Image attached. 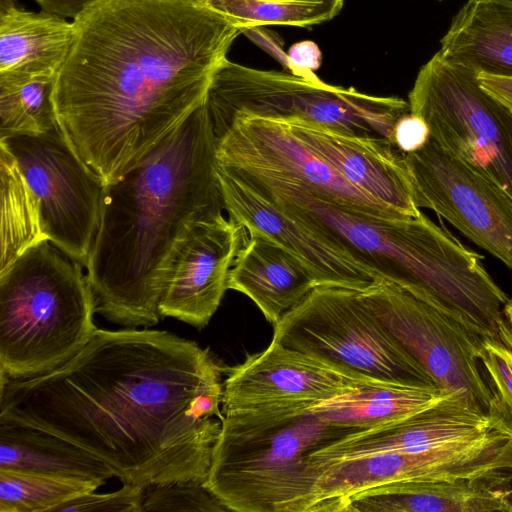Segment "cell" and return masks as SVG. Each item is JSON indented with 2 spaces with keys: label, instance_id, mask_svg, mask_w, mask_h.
<instances>
[{
  "label": "cell",
  "instance_id": "obj_38",
  "mask_svg": "<svg viewBox=\"0 0 512 512\" xmlns=\"http://www.w3.org/2000/svg\"><path fill=\"white\" fill-rule=\"evenodd\" d=\"M503 314L506 321L508 322L512 329V298L508 299V301L504 305Z\"/></svg>",
  "mask_w": 512,
  "mask_h": 512
},
{
  "label": "cell",
  "instance_id": "obj_33",
  "mask_svg": "<svg viewBox=\"0 0 512 512\" xmlns=\"http://www.w3.org/2000/svg\"><path fill=\"white\" fill-rule=\"evenodd\" d=\"M430 137L426 122L409 112L398 119L393 130L396 147L403 153H410L422 148Z\"/></svg>",
  "mask_w": 512,
  "mask_h": 512
},
{
  "label": "cell",
  "instance_id": "obj_4",
  "mask_svg": "<svg viewBox=\"0 0 512 512\" xmlns=\"http://www.w3.org/2000/svg\"><path fill=\"white\" fill-rule=\"evenodd\" d=\"M374 275L437 300L475 323L498 311L504 291L479 255L425 214L382 217L362 213L301 188L247 175L229 176Z\"/></svg>",
  "mask_w": 512,
  "mask_h": 512
},
{
  "label": "cell",
  "instance_id": "obj_30",
  "mask_svg": "<svg viewBox=\"0 0 512 512\" xmlns=\"http://www.w3.org/2000/svg\"><path fill=\"white\" fill-rule=\"evenodd\" d=\"M479 359L493 395L487 415L495 429L512 436V329L506 319L496 335L484 338Z\"/></svg>",
  "mask_w": 512,
  "mask_h": 512
},
{
  "label": "cell",
  "instance_id": "obj_35",
  "mask_svg": "<svg viewBox=\"0 0 512 512\" xmlns=\"http://www.w3.org/2000/svg\"><path fill=\"white\" fill-rule=\"evenodd\" d=\"M42 11L61 18H73L81 14L95 0H35Z\"/></svg>",
  "mask_w": 512,
  "mask_h": 512
},
{
  "label": "cell",
  "instance_id": "obj_20",
  "mask_svg": "<svg viewBox=\"0 0 512 512\" xmlns=\"http://www.w3.org/2000/svg\"><path fill=\"white\" fill-rule=\"evenodd\" d=\"M512 471L455 481L394 482L360 491L340 512H512Z\"/></svg>",
  "mask_w": 512,
  "mask_h": 512
},
{
  "label": "cell",
  "instance_id": "obj_12",
  "mask_svg": "<svg viewBox=\"0 0 512 512\" xmlns=\"http://www.w3.org/2000/svg\"><path fill=\"white\" fill-rule=\"evenodd\" d=\"M214 134L221 173L292 185L362 213L406 217L351 185L279 120L237 116Z\"/></svg>",
  "mask_w": 512,
  "mask_h": 512
},
{
  "label": "cell",
  "instance_id": "obj_22",
  "mask_svg": "<svg viewBox=\"0 0 512 512\" xmlns=\"http://www.w3.org/2000/svg\"><path fill=\"white\" fill-rule=\"evenodd\" d=\"M438 53L477 75L512 78V0H468Z\"/></svg>",
  "mask_w": 512,
  "mask_h": 512
},
{
  "label": "cell",
  "instance_id": "obj_25",
  "mask_svg": "<svg viewBox=\"0 0 512 512\" xmlns=\"http://www.w3.org/2000/svg\"><path fill=\"white\" fill-rule=\"evenodd\" d=\"M451 395L436 385L376 382L311 409L330 423L358 432L414 415Z\"/></svg>",
  "mask_w": 512,
  "mask_h": 512
},
{
  "label": "cell",
  "instance_id": "obj_6",
  "mask_svg": "<svg viewBox=\"0 0 512 512\" xmlns=\"http://www.w3.org/2000/svg\"><path fill=\"white\" fill-rule=\"evenodd\" d=\"M83 268L43 240L0 273V376L50 373L89 342L96 304Z\"/></svg>",
  "mask_w": 512,
  "mask_h": 512
},
{
  "label": "cell",
  "instance_id": "obj_28",
  "mask_svg": "<svg viewBox=\"0 0 512 512\" xmlns=\"http://www.w3.org/2000/svg\"><path fill=\"white\" fill-rule=\"evenodd\" d=\"M243 33L264 25L308 27L333 19L344 0H205Z\"/></svg>",
  "mask_w": 512,
  "mask_h": 512
},
{
  "label": "cell",
  "instance_id": "obj_21",
  "mask_svg": "<svg viewBox=\"0 0 512 512\" xmlns=\"http://www.w3.org/2000/svg\"><path fill=\"white\" fill-rule=\"evenodd\" d=\"M228 277V289L246 295L273 326L317 286L305 264L261 232L248 230Z\"/></svg>",
  "mask_w": 512,
  "mask_h": 512
},
{
  "label": "cell",
  "instance_id": "obj_37",
  "mask_svg": "<svg viewBox=\"0 0 512 512\" xmlns=\"http://www.w3.org/2000/svg\"><path fill=\"white\" fill-rule=\"evenodd\" d=\"M15 7H19L17 0H0V14H3Z\"/></svg>",
  "mask_w": 512,
  "mask_h": 512
},
{
  "label": "cell",
  "instance_id": "obj_32",
  "mask_svg": "<svg viewBox=\"0 0 512 512\" xmlns=\"http://www.w3.org/2000/svg\"><path fill=\"white\" fill-rule=\"evenodd\" d=\"M145 488L123 484V487L107 493L89 492L56 508L55 512L111 511L141 512Z\"/></svg>",
  "mask_w": 512,
  "mask_h": 512
},
{
  "label": "cell",
  "instance_id": "obj_29",
  "mask_svg": "<svg viewBox=\"0 0 512 512\" xmlns=\"http://www.w3.org/2000/svg\"><path fill=\"white\" fill-rule=\"evenodd\" d=\"M101 485L0 469V512H55L60 505Z\"/></svg>",
  "mask_w": 512,
  "mask_h": 512
},
{
  "label": "cell",
  "instance_id": "obj_11",
  "mask_svg": "<svg viewBox=\"0 0 512 512\" xmlns=\"http://www.w3.org/2000/svg\"><path fill=\"white\" fill-rule=\"evenodd\" d=\"M0 143L14 155L37 198L47 240L86 267L100 223L101 180L76 155L59 125Z\"/></svg>",
  "mask_w": 512,
  "mask_h": 512
},
{
  "label": "cell",
  "instance_id": "obj_34",
  "mask_svg": "<svg viewBox=\"0 0 512 512\" xmlns=\"http://www.w3.org/2000/svg\"><path fill=\"white\" fill-rule=\"evenodd\" d=\"M321 63V52L312 41L298 42L290 47L287 54V67L291 73L304 76H315L312 72Z\"/></svg>",
  "mask_w": 512,
  "mask_h": 512
},
{
  "label": "cell",
  "instance_id": "obj_40",
  "mask_svg": "<svg viewBox=\"0 0 512 512\" xmlns=\"http://www.w3.org/2000/svg\"><path fill=\"white\" fill-rule=\"evenodd\" d=\"M438 1H442V0H438Z\"/></svg>",
  "mask_w": 512,
  "mask_h": 512
},
{
  "label": "cell",
  "instance_id": "obj_10",
  "mask_svg": "<svg viewBox=\"0 0 512 512\" xmlns=\"http://www.w3.org/2000/svg\"><path fill=\"white\" fill-rule=\"evenodd\" d=\"M361 295L436 386L487 414L493 395L479 354L484 338L494 335L455 309L388 280L374 282Z\"/></svg>",
  "mask_w": 512,
  "mask_h": 512
},
{
  "label": "cell",
  "instance_id": "obj_39",
  "mask_svg": "<svg viewBox=\"0 0 512 512\" xmlns=\"http://www.w3.org/2000/svg\"><path fill=\"white\" fill-rule=\"evenodd\" d=\"M509 499H510V503L512 504V488L510 490V496H509Z\"/></svg>",
  "mask_w": 512,
  "mask_h": 512
},
{
  "label": "cell",
  "instance_id": "obj_1",
  "mask_svg": "<svg viewBox=\"0 0 512 512\" xmlns=\"http://www.w3.org/2000/svg\"><path fill=\"white\" fill-rule=\"evenodd\" d=\"M223 372L209 348L171 332L97 328L50 373L0 376V421L75 444L122 484L204 483L224 418Z\"/></svg>",
  "mask_w": 512,
  "mask_h": 512
},
{
  "label": "cell",
  "instance_id": "obj_5",
  "mask_svg": "<svg viewBox=\"0 0 512 512\" xmlns=\"http://www.w3.org/2000/svg\"><path fill=\"white\" fill-rule=\"evenodd\" d=\"M311 406L224 415L204 485L228 511L308 512L318 477L310 455L354 432Z\"/></svg>",
  "mask_w": 512,
  "mask_h": 512
},
{
  "label": "cell",
  "instance_id": "obj_31",
  "mask_svg": "<svg viewBox=\"0 0 512 512\" xmlns=\"http://www.w3.org/2000/svg\"><path fill=\"white\" fill-rule=\"evenodd\" d=\"M144 511H228L202 482L174 481L145 489Z\"/></svg>",
  "mask_w": 512,
  "mask_h": 512
},
{
  "label": "cell",
  "instance_id": "obj_19",
  "mask_svg": "<svg viewBox=\"0 0 512 512\" xmlns=\"http://www.w3.org/2000/svg\"><path fill=\"white\" fill-rule=\"evenodd\" d=\"M229 218L261 232L299 258L317 286L365 290L376 282L372 273L286 216L269 201L240 182L216 171Z\"/></svg>",
  "mask_w": 512,
  "mask_h": 512
},
{
  "label": "cell",
  "instance_id": "obj_14",
  "mask_svg": "<svg viewBox=\"0 0 512 512\" xmlns=\"http://www.w3.org/2000/svg\"><path fill=\"white\" fill-rule=\"evenodd\" d=\"M223 415L311 406L382 382L271 341L261 352L224 369ZM390 383V382H389Z\"/></svg>",
  "mask_w": 512,
  "mask_h": 512
},
{
  "label": "cell",
  "instance_id": "obj_2",
  "mask_svg": "<svg viewBox=\"0 0 512 512\" xmlns=\"http://www.w3.org/2000/svg\"><path fill=\"white\" fill-rule=\"evenodd\" d=\"M73 26L52 99L68 144L104 186L206 102L243 33L205 0H95Z\"/></svg>",
  "mask_w": 512,
  "mask_h": 512
},
{
  "label": "cell",
  "instance_id": "obj_3",
  "mask_svg": "<svg viewBox=\"0 0 512 512\" xmlns=\"http://www.w3.org/2000/svg\"><path fill=\"white\" fill-rule=\"evenodd\" d=\"M216 137L206 102L138 165L105 185L86 274L96 313L151 327L176 251L191 226L222 214Z\"/></svg>",
  "mask_w": 512,
  "mask_h": 512
},
{
  "label": "cell",
  "instance_id": "obj_9",
  "mask_svg": "<svg viewBox=\"0 0 512 512\" xmlns=\"http://www.w3.org/2000/svg\"><path fill=\"white\" fill-rule=\"evenodd\" d=\"M408 103L430 137L512 200V112L481 87L475 72L437 52L420 68Z\"/></svg>",
  "mask_w": 512,
  "mask_h": 512
},
{
  "label": "cell",
  "instance_id": "obj_26",
  "mask_svg": "<svg viewBox=\"0 0 512 512\" xmlns=\"http://www.w3.org/2000/svg\"><path fill=\"white\" fill-rule=\"evenodd\" d=\"M1 257L0 273L28 248L47 240L39 204L14 155L0 143Z\"/></svg>",
  "mask_w": 512,
  "mask_h": 512
},
{
  "label": "cell",
  "instance_id": "obj_7",
  "mask_svg": "<svg viewBox=\"0 0 512 512\" xmlns=\"http://www.w3.org/2000/svg\"><path fill=\"white\" fill-rule=\"evenodd\" d=\"M206 105L216 130L237 116L304 120L355 137L393 140L410 112L400 97H379L332 86L317 76L259 70L226 59L214 75Z\"/></svg>",
  "mask_w": 512,
  "mask_h": 512
},
{
  "label": "cell",
  "instance_id": "obj_27",
  "mask_svg": "<svg viewBox=\"0 0 512 512\" xmlns=\"http://www.w3.org/2000/svg\"><path fill=\"white\" fill-rule=\"evenodd\" d=\"M54 76L0 74V139L39 135L58 126Z\"/></svg>",
  "mask_w": 512,
  "mask_h": 512
},
{
  "label": "cell",
  "instance_id": "obj_17",
  "mask_svg": "<svg viewBox=\"0 0 512 512\" xmlns=\"http://www.w3.org/2000/svg\"><path fill=\"white\" fill-rule=\"evenodd\" d=\"M488 415L451 395L414 415L348 434L313 452V469L344 459L384 452H425L469 444L496 431Z\"/></svg>",
  "mask_w": 512,
  "mask_h": 512
},
{
  "label": "cell",
  "instance_id": "obj_8",
  "mask_svg": "<svg viewBox=\"0 0 512 512\" xmlns=\"http://www.w3.org/2000/svg\"><path fill=\"white\" fill-rule=\"evenodd\" d=\"M361 291L314 287L273 326L272 341L377 381L435 385L369 308Z\"/></svg>",
  "mask_w": 512,
  "mask_h": 512
},
{
  "label": "cell",
  "instance_id": "obj_16",
  "mask_svg": "<svg viewBox=\"0 0 512 512\" xmlns=\"http://www.w3.org/2000/svg\"><path fill=\"white\" fill-rule=\"evenodd\" d=\"M249 237L222 214L195 222L179 245L159 303L161 317L204 328L228 289V277Z\"/></svg>",
  "mask_w": 512,
  "mask_h": 512
},
{
  "label": "cell",
  "instance_id": "obj_15",
  "mask_svg": "<svg viewBox=\"0 0 512 512\" xmlns=\"http://www.w3.org/2000/svg\"><path fill=\"white\" fill-rule=\"evenodd\" d=\"M500 466L489 438L425 452H384L327 463L318 474L308 512H340L350 496L377 486L407 481H455Z\"/></svg>",
  "mask_w": 512,
  "mask_h": 512
},
{
  "label": "cell",
  "instance_id": "obj_24",
  "mask_svg": "<svg viewBox=\"0 0 512 512\" xmlns=\"http://www.w3.org/2000/svg\"><path fill=\"white\" fill-rule=\"evenodd\" d=\"M0 469L100 485L116 477L101 460L51 433L0 421Z\"/></svg>",
  "mask_w": 512,
  "mask_h": 512
},
{
  "label": "cell",
  "instance_id": "obj_23",
  "mask_svg": "<svg viewBox=\"0 0 512 512\" xmlns=\"http://www.w3.org/2000/svg\"><path fill=\"white\" fill-rule=\"evenodd\" d=\"M73 22L15 7L0 14V74L54 76L64 63Z\"/></svg>",
  "mask_w": 512,
  "mask_h": 512
},
{
  "label": "cell",
  "instance_id": "obj_18",
  "mask_svg": "<svg viewBox=\"0 0 512 512\" xmlns=\"http://www.w3.org/2000/svg\"><path fill=\"white\" fill-rule=\"evenodd\" d=\"M279 121L363 193L402 216L421 213L403 153L394 141L350 136L300 119Z\"/></svg>",
  "mask_w": 512,
  "mask_h": 512
},
{
  "label": "cell",
  "instance_id": "obj_13",
  "mask_svg": "<svg viewBox=\"0 0 512 512\" xmlns=\"http://www.w3.org/2000/svg\"><path fill=\"white\" fill-rule=\"evenodd\" d=\"M403 161L419 209L433 210L512 269V200L496 183L432 137Z\"/></svg>",
  "mask_w": 512,
  "mask_h": 512
},
{
  "label": "cell",
  "instance_id": "obj_36",
  "mask_svg": "<svg viewBox=\"0 0 512 512\" xmlns=\"http://www.w3.org/2000/svg\"><path fill=\"white\" fill-rule=\"evenodd\" d=\"M481 87L512 112V78L478 75Z\"/></svg>",
  "mask_w": 512,
  "mask_h": 512
}]
</instances>
